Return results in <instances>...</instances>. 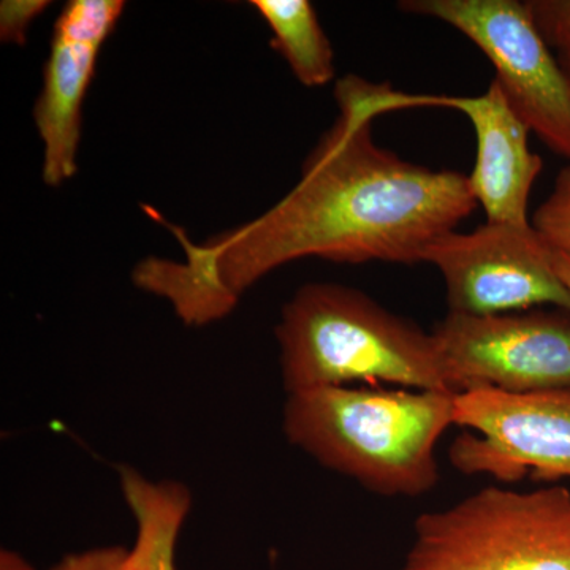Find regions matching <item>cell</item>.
<instances>
[{
	"label": "cell",
	"instance_id": "cell-17",
	"mask_svg": "<svg viewBox=\"0 0 570 570\" xmlns=\"http://www.w3.org/2000/svg\"><path fill=\"white\" fill-rule=\"evenodd\" d=\"M551 261H553L554 272H557L558 277H560L561 283L566 285L570 294V254L564 253V250L553 249Z\"/></svg>",
	"mask_w": 570,
	"mask_h": 570
},
{
	"label": "cell",
	"instance_id": "cell-10",
	"mask_svg": "<svg viewBox=\"0 0 570 570\" xmlns=\"http://www.w3.org/2000/svg\"><path fill=\"white\" fill-rule=\"evenodd\" d=\"M431 107L468 116L478 138V159L469 175L487 223L531 225L528 205L543 163L530 148L531 130L517 115L497 80L478 97L431 96Z\"/></svg>",
	"mask_w": 570,
	"mask_h": 570
},
{
	"label": "cell",
	"instance_id": "cell-16",
	"mask_svg": "<svg viewBox=\"0 0 570 570\" xmlns=\"http://www.w3.org/2000/svg\"><path fill=\"white\" fill-rule=\"evenodd\" d=\"M127 558L124 547H104L67 554L51 570H127Z\"/></svg>",
	"mask_w": 570,
	"mask_h": 570
},
{
	"label": "cell",
	"instance_id": "cell-5",
	"mask_svg": "<svg viewBox=\"0 0 570 570\" xmlns=\"http://www.w3.org/2000/svg\"><path fill=\"white\" fill-rule=\"evenodd\" d=\"M400 10L455 28L482 50L497 70L509 104L546 142L570 160V85L519 0H404Z\"/></svg>",
	"mask_w": 570,
	"mask_h": 570
},
{
	"label": "cell",
	"instance_id": "cell-1",
	"mask_svg": "<svg viewBox=\"0 0 570 570\" xmlns=\"http://www.w3.org/2000/svg\"><path fill=\"white\" fill-rule=\"evenodd\" d=\"M335 99L336 122L279 204L202 245L168 225L184 258H146L134 272L137 287L170 302L184 324L202 326L230 314L273 269L302 258L422 264L423 250L478 206L469 176L407 163L374 141L377 116L422 108V96L347 75Z\"/></svg>",
	"mask_w": 570,
	"mask_h": 570
},
{
	"label": "cell",
	"instance_id": "cell-18",
	"mask_svg": "<svg viewBox=\"0 0 570 570\" xmlns=\"http://www.w3.org/2000/svg\"><path fill=\"white\" fill-rule=\"evenodd\" d=\"M0 570H36L21 554L14 551H0Z\"/></svg>",
	"mask_w": 570,
	"mask_h": 570
},
{
	"label": "cell",
	"instance_id": "cell-9",
	"mask_svg": "<svg viewBox=\"0 0 570 570\" xmlns=\"http://www.w3.org/2000/svg\"><path fill=\"white\" fill-rule=\"evenodd\" d=\"M122 0H71L55 22L43 89L33 119L43 141V181L58 187L77 174L82 104L105 41L121 20Z\"/></svg>",
	"mask_w": 570,
	"mask_h": 570
},
{
	"label": "cell",
	"instance_id": "cell-7",
	"mask_svg": "<svg viewBox=\"0 0 570 570\" xmlns=\"http://www.w3.org/2000/svg\"><path fill=\"white\" fill-rule=\"evenodd\" d=\"M553 249L531 225L487 223L469 234L439 236L422 262L444 277L449 313L499 316L550 306L570 311L554 272Z\"/></svg>",
	"mask_w": 570,
	"mask_h": 570
},
{
	"label": "cell",
	"instance_id": "cell-19",
	"mask_svg": "<svg viewBox=\"0 0 570 570\" xmlns=\"http://www.w3.org/2000/svg\"><path fill=\"white\" fill-rule=\"evenodd\" d=\"M558 61H560L562 70H564L566 77H568L570 85V47L564 48L560 52H557Z\"/></svg>",
	"mask_w": 570,
	"mask_h": 570
},
{
	"label": "cell",
	"instance_id": "cell-15",
	"mask_svg": "<svg viewBox=\"0 0 570 570\" xmlns=\"http://www.w3.org/2000/svg\"><path fill=\"white\" fill-rule=\"evenodd\" d=\"M50 2L45 0H7L0 6V37L3 43L24 45L26 33Z\"/></svg>",
	"mask_w": 570,
	"mask_h": 570
},
{
	"label": "cell",
	"instance_id": "cell-14",
	"mask_svg": "<svg viewBox=\"0 0 570 570\" xmlns=\"http://www.w3.org/2000/svg\"><path fill=\"white\" fill-rule=\"evenodd\" d=\"M527 7L539 36L551 51L570 47V0H528Z\"/></svg>",
	"mask_w": 570,
	"mask_h": 570
},
{
	"label": "cell",
	"instance_id": "cell-11",
	"mask_svg": "<svg viewBox=\"0 0 570 570\" xmlns=\"http://www.w3.org/2000/svg\"><path fill=\"white\" fill-rule=\"evenodd\" d=\"M118 472L124 499L138 527L126 569L175 570L176 542L193 505L189 489L175 480L153 482L126 464Z\"/></svg>",
	"mask_w": 570,
	"mask_h": 570
},
{
	"label": "cell",
	"instance_id": "cell-2",
	"mask_svg": "<svg viewBox=\"0 0 570 570\" xmlns=\"http://www.w3.org/2000/svg\"><path fill=\"white\" fill-rule=\"evenodd\" d=\"M456 393L326 387L287 395L283 430L326 469L390 498H417L439 482L436 445L453 425Z\"/></svg>",
	"mask_w": 570,
	"mask_h": 570
},
{
	"label": "cell",
	"instance_id": "cell-3",
	"mask_svg": "<svg viewBox=\"0 0 570 570\" xmlns=\"http://www.w3.org/2000/svg\"><path fill=\"white\" fill-rule=\"evenodd\" d=\"M276 337L287 395L352 382L452 392L433 333L346 285H303L284 306Z\"/></svg>",
	"mask_w": 570,
	"mask_h": 570
},
{
	"label": "cell",
	"instance_id": "cell-13",
	"mask_svg": "<svg viewBox=\"0 0 570 570\" xmlns=\"http://www.w3.org/2000/svg\"><path fill=\"white\" fill-rule=\"evenodd\" d=\"M531 224L551 249L570 254V165L558 174L553 189L535 209Z\"/></svg>",
	"mask_w": 570,
	"mask_h": 570
},
{
	"label": "cell",
	"instance_id": "cell-6",
	"mask_svg": "<svg viewBox=\"0 0 570 570\" xmlns=\"http://www.w3.org/2000/svg\"><path fill=\"white\" fill-rule=\"evenodd\" d=\"M453 393L570 392V311L499 316L449 313L433 328Z\"/></svg>",
	"mask_w": 570,
	"mask_h": 570
},
{
	"label": "cell",
	"instance_id": "cell-8",
	"mask_svg": "<svg viewBox=\"0 0 570 570\" xmlns=\"http://www.w3.org/2000/svg\"><path fill=\"white\" fill-rule=\"evenodd\" d=\"M453 425L468 428L449 449L461 474L491 475L502 483L528 474L542 482L570 479V392L459 393Z\"/></svg>",
	"mask_w": 570,
	"mask_h": 570
},
{
	"label": "cell",
	"instance_id": "cell-12",
	"mask_svg": "<svg viewBox=\"0 0 570 570\" xmlns=\"http://www.w3.org/2000/svg\"><path fill=\"white\" fill-rule=\"evenodd\" d=\"M250 6L272 29V47L291 66L296 80L306 88H321L333 80L332 43L307 0H253Z\"/></svg>",
	"mask_w": 570,
	"mask_h": 570
},
{
	"label": "cell",
	"instance_id": "cell-4",
	"mask_svg": "<svg viewBox=\"0 0 570 570\" xmlns=\"http://www.w3.org/2000/svg\"><path fill=\"white\" fill-rule=\"evenodd\" d=\"M401 570H570V490L490 485L422 513Z\"/></svg>",
	"mask_w": 570,
	"mask_h": 570
}]
</instances>
